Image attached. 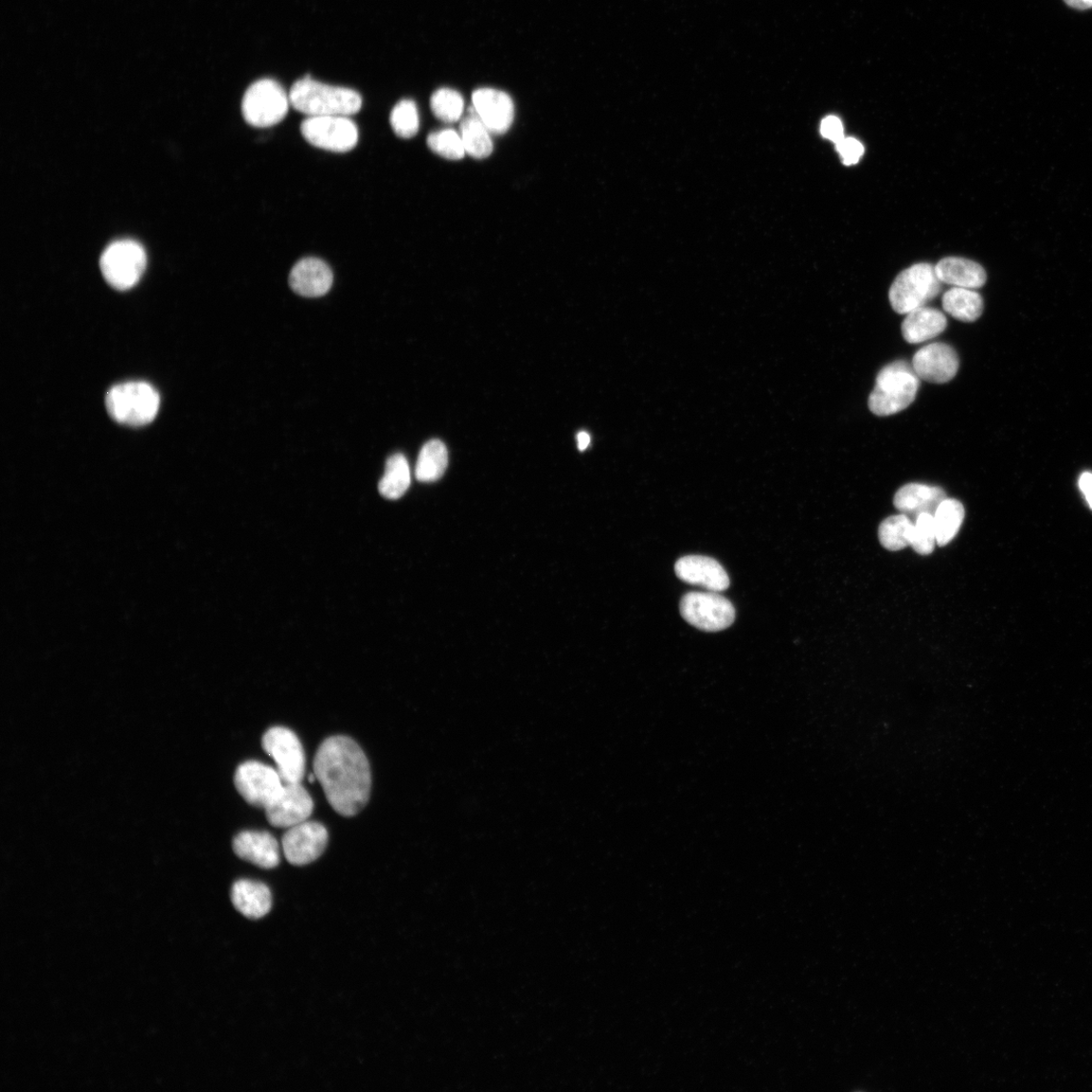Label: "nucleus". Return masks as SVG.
I'll return each instance as SVG.
<instances>
[{
    "label": "nucleus",
    "mask_w": 1092,
    "mask_h": 1092,
    "mask_svg": "<svg viewBox=\"0 0 1092 1092\" xmlns=\"http://www.w3.org/2000/svg\"><path fill=\"white\" fill-rule=\"evenodd\" d=\"M314 774L333 810L344 816L360 813L371 791V773L364 750L352 739L336 736L319 747Z\"/></svg>",
    "instance_id": "nucleus-1"
},
{
    "label": "nucleus",
    "mask_w": 1092,
    "mask_h": 1092,
    "mask_svg": "<svg viewBox=\"0 0 1092 1092\" xmlns=\"http://www.w3.org/2000/svg\"><path fill=\"white\" fill-rule=\"evenodd\" d=\"M291 105L308 117L345 116L361 111L363 99L350 88L321 83L310 77L298 80L290 93Z\"/></svg>",
    "instance_id": "nucleus-2"
},
{
    "label": "nucleus",
    "mask_w": 1092,
    "mask_h": 1092,
    "mask_svg": "<svg viewBox=\"0 0 1092 1092\" xmlns=\"http://www.w3.org/2000/svg\"><path fill=\"white\" fill-rule=\"evenodd\" d=\"M921 379L912 365L897 361L885 366L877 375L868 406L872 413L887 417L900 413L915 402Z\"/></svg>",
    "instance_id": "nucleus-3"
},
{
    "label": "nucleus",
    "mask_w": 1092,
    "mask_h": 1092,
    "mask_svg": "<svg viewBox=\"0 0 1092 1092\" xmlns=\"http://www.w3.org/2000/svg\"><path fill=\"white\" fill-rule=\"evenodd\" d=\"M105 406L117 422L135 427L145 426L156 418L160 397L151 385L130 382L117 385L107 391Z\"/></svg>",
    "instance_id": "nucleus-4"
},
{
    "label": "nucleus",
    "mask_w": 1092,
    "mask_h": 1092,
    "mask_svg": "<svg viewBox=\"0 0 1092 1092\" xmlns=\"http://www.w3.org/2000/svg\"><path fill=\"white\" fill-rule=\"evenodd\" d=\"M942 284L932 264L912 265L894 279L889 290L891 307L901 315L925 307L939 296Z\"/></svg>",
    "instance_id": "nucleus-5"
},
{
    "label": "nucleus",
    "mask_w": 1092,
    "mask_h": 1092,
    "mask_svg": "<svg viewBox=\"0 0 1092 1092\" xmlns=\"http://www.w3.org/2000/svg\"><path fill=\"white\" fill-rule=\"evenodd\" d=\"M104 279L118 291L135 286L145 272L147 256L145 248L133 240H120L104 250L100 257Z\"/></svg>",
    "instance_id": "nucleus-6"
},
{
    "label": "nucleus",
    "mask_w": 1092,
    "mask_h": 1092,
    "mask_svg": "<svg viewBox=\"0 0 1092 1092\" xmlns=\"http://www.w3.org/2000/svg\"><path fill=\"white\" fill-rule=\"evenodd\" d=\"M290 96L273 79H260L250 85L242 101L245 121L256 128L273 127L289 112Z\"/></svg>",
    "instance_id": "nucleus-7"
},
{
    "label": "nucleus",
    "mask_w": 1092,
    "mask_h": 1092,
    "mask_svg": "<svg viewBox=\"0 0 1092 1092\" xmlns=\"http://www.w3.org/2000/svg\"><path fill=\"white\" fill-rule=\"evenodd\" d=\"M682 617L696 629L709 633L726 630L736 619L732 603L718 592H690L680 603Z\"/></svg>",
    "instance_id": "nucleus-8"
},
{
    "label": "nucleus",
    "mask_w": 1092,
    "mask_h": 1092,
    "mask_svg": "<svg viewBox=\"0 0 1092 1092\" xmlns=\"http://www.w3.org/2000/svg\"><path fill=\"white\" fill-rule=\"evenodd\" d=\"M262 747L276 762L284 784L301 783L306 772V756L294 731L282 726L268 729L262 738Z\"/></svg>",
    "instance_id": "nucleus-9"
},
{
    "label": "nucleus",
    "mask_w": 1092,
    "mask_h": 1092,
    "mask_svg": "<svg viewBox=\"0 0 1092 1092\" xmlns=\"http://www.w3.org/2000/svg\"><path fill=\"white\" fill-rule=\"evenodd\" d=\"M301 132L313 146L336 153L351 151L358 142L356 124L345 116L308 117Z\"/></svg>",
    "instance_id": "nucleus-10"
},
{
    "label": "nucleus",
    "mask_w": 1092,
    "mask_h": 1092,
    "mask_svg": "<svg viewBox=\"0 0 1092 1092\" xmlns=\"http://www.w3.org/2000/svg\"><path fill=\"white\" fill-rule=\"evenodd\" d=\"M234 782L240 795L255 808L265 810L282 791L278 769L256 761L241 764Z\"/></svg>",
    "instance_id": "nucleus-11"
},
{
    "label": "nucleus",
    "mask_w": 1092,
    "mask_h": 1092,
    "mask_svg": "<svg viewBox=\"0 0 1092 1092\" xmlns=\"http://www.w3.org/2000/svg\"><path fill=\"white\" fill-rule=\"evenodd\" d=\"M328 838V831L322 823L303 821L288 829L283 835L284 857L292 865H308L324 853Z\"/></svg>",
    "instance_id": "nucleus-12"
},
{
    "label": "nucleus",
    "mask_w": 1092,
    "mask_h": 1092,
    "mask_svg": "<svg viewBox=\"0 0 1092 1092\" xmlns=\"http://www.w3.org/2000/svg\"><path fill=\"white\" fill-rule=\"evenodd\" d=\"M264 811L273 827L288 830L309 819L314 801L301 783L284 784L280 794Z\"/></svg>",
    "instance_id": "nucleus-13"
},
{
    "label": "nucleus",
    "mask_w": 1092,
    "mask_h": 1092,
    "mask_svg": "<svg viewBox=\"0 0 1092 1092\" xmlns=\"http://www.w3.org/2000/svg\"><path fill=\"white\" fill-rule=\"evenodd\" d=\"M959 366L956 350L951 345L942 343L924 346L912 360V368L921 380L940 385L952 381L956 377Z\"/></svg>",
    "instance_id": "nucleus-14"
},
{
    "label": "nucleus",
    "mask_w": 1092,
    "mask_h": 1092,
    "mask_svg": "<svg viewBox=\"0 0 1092 1092\" xmlns=\"http://www.w3.org/2000/svg\"><path fill=\"white\" fill-rule=\"evenodd\" d=\"M473 103L478 117L491 134L502 135L511 128L514 103L506 93L493 88H480L474 93Z\"/></svg>",
    "instance_id": "nucleus-15"
},
{
    "label": "nucleus",
    "mask_w": 1092,
    "mask_h": 1092,
    "mask_svg": "<svg viewBox=\"0 0 1092 1092\" xmlns=\"http://www.w3.org/2000/svg\"><path fill=\"white\" fill-rule=\"evenodd\" d=\"M675 571L680 580L711 592L720 593L729 587L726 570L718 561L708 557H683L676 563Z\"/></svg>",
    "instance_id": "nucleus-16"
},
{
    "label": "nucleus",
    "mask_w": 1092,
    "mask_h": 1092,
    "mask_svg": "<svg viewBox=\"0 0 1092 1092\" xmlns=\"http://www.w3.org/2000/svg\"><path fill=\"white\" fill-rule=\"evenodd\" d=\"M233 849L242 860L263 869H274L280 862L278 840L267 832H242L233 840Z\"/></svg>",
    "instance_id": "nucleus-17"
},
{
    "label": "nucleus",
    "mask_w": 1092,
    "mask_h": 1092,
    "mask_svg": "<svg viewBox=\"0 0 1092 1092\" xmlns=\"http://www.w3.org/2000/svg\"><path fill=\"white\" fill-rule=\"evenodd\" d=\"M333 283V274L329 265L318 258H303L293 268L290 275L292 290L306 298L326 295Z\"/></svg>",
    "instance_id": "nucleus-18"
},
{
    "label": "nucleus",
    "mask_w": 1092,
    "mask_h": 1092,
    "mask_svg": "<svg viewBox=\"0 0 1092 1092\" xmlns=\"http://www.w3.org/2000/svg\"><path fill=\"white\" fill-rule=\"evenodd\" d=\"M946 498V493L942 488L912 482L907 483L895 494L893 503L895 508L906 515L915 524L922 514L927 513L935 516Z\"/></svg>",
    "instance_id": "nucleus-19"
},
{
    "label": "nucleus",
    "mask_w": 1092,
    "mask_h": 1092,
    "mask_svg": "<svg viewBox=\"0 0 1092 1092\" xmlns=\"http://www.w3.org/2000/svg\"><path fill=\"white\" fill-rule=\"evenodd\" d=\"M231 900L244 917L258 920L265 917L273 906V895L265 884L241 880L233 885Z\"/></svg>",
    "instance_id": "nucleus-20"
},
{
    "label": "nucleus",
    "mask_w": 1092,
    "mask_h": 1092,
    "mask_svg": "<svg viewBox=\"0 0 1092 1092\" xmlns=\"http://www.w3.org/2000/svg\"><path fill=\"white\" fill-rule=\"evenodd\" d=\"M947 325V318L941 311L925 306L906 315L902 332L906 343L919 345L938 337Z\"/></svg>",
    "instance_id": "nucleus-21"
},
{
    "label": "nucleus",
    "mask_w": 1092,
    "mask_h": 1092,
    "mask_svg": "<svg viewBox=\"0 0 1092 1092\" xmlns=\"http://www.w3.org/2000/svg\"><path fill=\"white\" fill-rule=\"evenodd\" d=\"M935 270L942 283L957 288L977 290L988 279L987 273L980 264L960 257L944 258L935 266Z\"/></svg>",
    "instance_id": "nucleus-22"
},
{
    "label": "nucleus",
    "mask_w": 1092,
    "mask_h": 1092,
    "mask_svg": "<svg viewBox=\"0 0 1092 1092\" xmlns=\"http://www.w3.org/2000/svg\"><path fill=\"white\" fill-rule=\"evenodd\" d=\"M942 302L948 315L965 323L978 320L984 309L983 299L977 292L957 286L944 294Z\"/></svg>",
    "instance_id": "nucleus-23"
},
{
    "label": "nucleus",
    "mask_w": 1092,
    "mask_h": 1092,
    "mask_svg": "<svg viewBox=\"0 0 1092 1092\" xmlns=\"http://www.w3.org/2000/svg\"><path fill=\"white\" fill-rule=\"evenodd\" d=\"M472 115L462 120L460 123V137L465 153L477 159H485L493 152L491 132L478 117L474 106Z\"/></svg>",
    "instance_id": "nucleus-24"
},
{
    "label": "nucleus",
    "mask_w": 1092,
    "mask_h": 1092,
    "mask_svg": "<svg viewBox=\"0 0 1092 1092\" xmlns=\"http://www.w3.org/2000/svg\"><path fill=\"white\" fill-rule=\"evenodd\" d=\"M447 464H449V453L444 443L437 439L431 440L420 452L416 478L422 482L436 481L444 475Z\"/></svg>",
    "instance_id": "nucleus-25"
},
{
    "label": "nucleus",
    "mask_w": 1092,
    "mask_h": 1092,
    "mask_svg": "<svg viewBox=\"0 0 1092 1092\" xmlns=\"http://www.w3.org/2000/svg\"><path fill=\"white\" fill-rule=\"evenodd\" d=\"M411 485V472L406 457L401 455L391 456L386 464V471L379 483L380 493L389 500H398L407 492Z\"/></svg>",
    "instance_id": "nucleus-26"
},
{
    "label": "nucleus",
    "mask_w": 1092,
    "mask_h": 1092,
    "mask_svg": "<svg viewBox=\"0 0 1092 1092\" xmlns=\"http://www.w3.org/2000/svg\"><path fill=\"white\" fill-rule=\"evenodd\" d=\"M965 509L955 499L946 498L939 506L934 519L939 546L950 544L958 534L964 522Z\"/></svg>",
    "instance_id": "nucleus-27"
},
{
    "label": "nucleus",
    "mask_w": 1092,
    "mask_h": 1092,
    "mask_svg": "<svg viewBox=\"0 0 1092 1092\" xmlns=\"http://www.w3.org/2000/svg\"><path fill=\"white\" fill-rule=\"evenodd\" d=\"M915 524L906 515L885 519L880 527V541L888 550L898 551L910 546Z\"/></svg>",
    "instance_id": "nucleus-28"
},
{
    "label": "nucleus",
    "mask_w": 1092,
    "mask_h": 1092,
    "mask_svg": "<svg viewBox=\"0 0 1092 1092\" xmlns=\"http://www.w3.org/2000/svg\"><path fill=\"white\" fill-rule=\"evenodd\" d=\"M390 126L401 138H413L419 131L420 120L417 105L413 100H404L393 107L390 114Z\"/></svg>",
    "instance_id": "nucleus-29"
},
{
    "label": "nucleus",
    "mask_w": 1092,
    "mask_h": 1092,
    "mask_svg": "<svg viewBox=\"0 0 1092 1092\" xmlns=\"http://www.w3.org/2000/svg\"><path fill=\"white\" fill-rule=\"evenodd\" d=\"M431 103L433 112L442 122L455 123L463 113V98L454 89H439L433 96Z\"/></svg>",
    "instance_id": "nucleus-30"
},
{
    "label": "nucleus",
    "mask_w": 1092,
    "mask_h": 1092,
    "mask_svg": "<svg viewBox=\"0 0 1092 1092\" xmlns=\"http://www.w3.org/2000/svg\"><path fill=\"white\" fill-rule=\"evenodd\" d=\"M427 145L432 151L446 159L460 160L465 155L461 137L454 130H442L429 135Z\"/></svg>",
    "instance_id": "nucleus-31"
},
{
    "label": "nucleus",
    "mask_w": 1092,
    "mask_h": 1092,
    "mask_svg": "<svg viewBox=\"0 0 1092 1092\" xmlns=\"http://www.w3.org/2000/svg\"><path fill=\"white\" fill-rule=\"evenodd\" d=\"M936 544L934 516L927 513L920 515L915 523L910 546L922 556H927L934 551Z\"/></svg>",
    "instance_id": "nucleus-32"
},
{
    "label": "nucleus",
    "mask_w": 1092,
    "mask_h": 1092,
    "mask_svg": "<svg viewBox=\"0 0 1092 1092\" xmlns=\"http://www.w3.org/2000/svg\"><path fill=\"white\" fill-rule=\"evenodd\" d=\"M841 163L846 167H853L863 157L865 148L862 143L853 137H845L836 145Z\"/></svg>",
    "instance_id": "nucleus-33"
},
{
    "label": "nucleus",
    "mask_w": 1092,
    "mask_h": 1092,
    "mask_svg": "<svg viewBox=\"0 0 1092 1092\" xmlns=\"http://www.w3.org/2000/svg\"><path fill=\"white\" fill-rule=\"evenodd\" d=\"M820 134L823 138L832 141L835 145L846 137L844 124L836 116H829L822 120Z\"/></svg>",
    "instance_id": "nucleus-34"
},
{
    "label": "nucleus",
    "mask_w": 1092,
    "mask_h": 1092,
    "mask_svg": "<svg viewBox=\"0 0 1092 1092\" xmlns=\"http://www.w3.org/2000/svg\"><path fill=\"white\" fill-rule=\"evenodd\" d=\"M1080 488L1083 493L1089 507L1092 509V474L1084 473L1080 479Z\"/></svg>",
    "instance_id": "nucleus-35"
},
{
    "label": "nucleus",
    "mask_w": 1092,
    "mask_h": 1092,
    "mask_svg": "<svg viewBox=\"0 0 1092 1092\" xmlns=\"http://www.w3.org/2000/svg\"><path fill=\"white\" fill-rule=\"evenodd\" d=\"M1073 9L1087 10L1092 8V0H1064Z\"/></svg>",
    "instance_id": "nucleus-36"
},
{
    "label": "nucleus",
    "mask_w": 1092,
    "mask_h": 1092,
    "mask_svg": "<svg viewBox=\"0 0 1092 1092\" xmlns=\"http://www.w3.org/2000/svg\"><path fill=\"white\" fill-rule=\"evenodd\" d=\"M577 440H578L579 451L584 452L587 450V447L589 446V444L591 442V436L586 432H581L577 435Z\"/></svg>",
    "instance_id": "nucleus-37"
}]
</instances>
